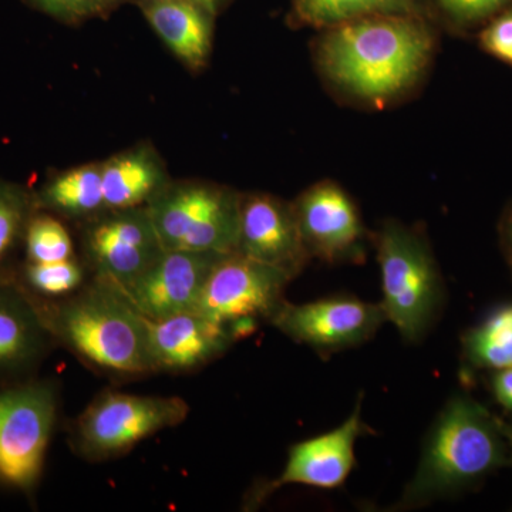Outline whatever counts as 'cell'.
<instances>
[{
  "label": "cell",
  "instance_id": "8fae6325",
  "mask_svg": "<svg viewBox=\"0 0 512 512\" xmlns=\"http://www.w3.org/2000/svg\"><path fill=\"white\" fill-rule=\"evenodd\" d=\"M224 255L181 249L164 251L143 275L119 291L150 320L192 312L212 268Z\"/></svg>",
  "mask_w": 512,
  "mask_h": 512
},
{
  "label": "cell",
  "instance_id": "ac0fdd59",
  "mask_svg": "<svg viewBox=\"0 0 512 512\" xmlns=\"http://www.w3.org/2000/svg\"><path fill=\"white\" fill-rule=\"evenodd\" d=\"M106 210L144 207L170 183L153 150L134 148L101 164Z\"/></svg>",
  "mask_w": 512,
  "mask_h": 512
},
{
  "label": "cell",
  "instance_id": "9c48e42d",
  "mask_svg": "<svg viewBox=\"0 0 512 512\" xmlns=\"http://www.w3.org/2000/svg\"><path fill=\"white\" fill-rule=\"evenodd\" d=\"M291 281L279 269L229 252L212 268L192 312L227 326L239 320L269 322L284 305Z\"/></svg>",
  "mask_w": 512,
  "mask_h": 512
},
{
  "label": "cell",
  "instance_id": "cb8c5ba5",
  "mask_svg": "<svg viewBox=\"0 0 512 512\" xmlns=\"http://www.w3.org/2000/svg\"><path fill=\"white\" fill-rule=\"evenodd\" d=\"M412 0H295L296 10L313 25H339L375 12H399Z\"/></svg>",
  "mask_w": 512,
  "mask_h": 512
},
{
  "label": "cell",
  "instance_id": "7402d4cb",
  "mask_svg": "<svg viewBox=\"0 0 512 512\" xmlns=\"http://www.w3.org/2000/svg\"><path fill=\"white\" fill-rule=\"evenodd\" d=\"M89 271L80 256L52 264L23 262L15 282L37 299H59L79 291L90 281Z\"/></svg>",
  "mask_w": 512,
  "mask_h": 512
},
{
  "label": "cell",
  "instance_id": "8992f818",
  "mask_svg": "<svg viewBox=\"0 0 512 512\" xmlns=\"http://www.w3.org/2000/svg\"><path fill=\"white\" fill-rule=\"evenodd\" d=\"M242 195L218 185L168 183L147 204L165 251L229 254L237 248Z\"/></svg>",
  "mask_w": 512,
  "mask_h": 512
},
{
  "label": "cell",
  "instance_id": "6da1fadb",
  "mask_svg": "<svg viewBox=\"0 0 512 512\" xmlns=\"http://www.w3.org/2000/svg\"><path fill=\"white\" fill-rule=\"evenodd\" d=\"M35 299L55 346L116 380L154 375L147 319L116 286L90 279L59 299Z\"/></svg>",
  "mask_w": 512,
  "mask_h": 512
},
{
  "label": "cell",
  "instance_id": "83f0119b",
  "mask_svg": "<svg viewBox=\"0 0 512 512\" xmlns=\"http://www.w3.org/2000/svg\"><path fill=\"white\" fill-rule=\"evenodd\" d=\"M491 390L497 403L508 413H512V367L493 372Z\"/></svg>",
  "mask_w": 512,
  "mask_h": 512
},
{
  "label": "cell",
  "instance_id": "7a4b0ae2",
  "mask_svg": "<svg viewBox=\"0 0 512 512\" xmlns=\"http://www.w3.org/2000/svg\"><path fill=\"white\" fill-rule=\"evenodd\" d=\"M505 466L510 460L500 417L468 394H456L434 420L396 510L464 493Z\"/></svg>",
  "mask_w": 512,
  "mask_h": 512
},
{
  "label": "cell",
  "instance_id": "3957f363",
  "mask_svg": "<svg viewBox=\"0 0 512 512\" xmlns=\"http://www.w3.org/2000/svg\"><path fill=\"white\" fill-rule=\"evenodd\" d=\"M431 40L419 23L404 18H357L339 23L320 46L329 76L363 99L380 101L402 92L429 60Z\"/></svg>",
  "mask_w": 512,
  "mask_h": 512
},
{
  "label": "cell",
  "instance_id": "e0dca14e",
  "mask_svg": "<svg viewBox=\"0 0 512 512\" xmlns=\"http://www.w3.org/2000/svg\"><path fill=\"white\" fill-rule=\"evenodd\" d=\"M144 18L175 56L192 70L210 56L212 13L194 0H138Z\"/></svg>",
  "mask_w": 512,
  "mask_h": 512
},
{
  "label": "cell",
  "instance_id": "7c38bea8",
  "mask_svg": "<svg viewBox=\"0 0 512 512\" xmlns=\"http://www.w3.org/2000/svg\"><path fill=\"white\" fill-rule=\"evenodd\" d=\"M369 431V426L362 420L360 396L355 410L338 429L293 444L289 448L288 461L281 476L259 487L251 495V500H255L256 504L261 503L264 498L285 485L301 484L323 490L340 487L345 484L355 467L357 440Z\"/></svg>",
  "mask_w": 512,
  "mask_h": 512
},
{
  "label": "cell",
  "instance_id": "277c9868",
  "mask_svg": "<svg viewBox=\"0 0 512 512\" xmlns=\"http://www.w3.org/2000/svg\"><path fill=\"white\" fill-rule=\"evenodd\" d=\"M384 313L406 342H420L439 318L443 279L426 242L410 229L387 224L377 238Z\"/></svg>",
  "mask_w": 512,
  "mask_h": 512
},
{
  "label": "cell",
  "instance_id": "f546056e",
  "mask_svg": "<svg viewBox=\"0 0 512 512\" xmlns=\"http://www.w3.org/2000/svg\"><path fill=\"white\" fill-rule=\"evenodd\" d=\"M501 430H503L505 440L508 444V460L512 466V421L500 419Z\"/></svg>",
  "mask_w": 512,
  "mask_h": 512
},
{
  "label": "cell",
  "instance_id": "4fadbf2b",
  "mask_svg": "<svg viewBox=\"0 0 512 512\" xmlns=\"http://www.w3.org/2000/svg\"><path fill=\"white\" fill-rule=\"evenodd\" d=\"M235 252L295 279L308 264L293 204L266 194L245 195L239 210Z\"/></svg>",
  "mask_w": 512,
  "mask_h": 512
},
{
  "label": "cell",
  "instance_id": "2e32d148",
  "mask_svg": "<svg viewBox=\"0 0 512 512\" xmlns=\"http://www.w3.org/2000/svg\"><path fill=\"white\" fill-rule=\"evenodd\" d=\"M147 330L154 373L195 372L220 359L237 342L227 325L195 312L147 319Z\"/></svg>",
  "mask_w": 512,
  "mask_h": 512
},
{
  "label": "cell",
  "instance_id": "30bf717a",
  "mask_svg": "<svg viewBox=\"0 0 512 512\" xmlns=\"http://www.w3.org/2000/svg\"><path fill=\"white\" fill-rule=\"evenodd\" d=\"M384 322L387 318L382 303L352 296H333L303 305L285 301L269 320L289 339L322 356L363 345Z\"/></svg>",
  "mask_w": 512,
  "mask_h": 512
},
{
  "label": "cell",
  "instance_id": "ffe728a7",
  "mask_svg": "<svg viewBox=\"0 0 512 512\" xmlns=\"http://www.w3.org/2000/svg\"><path fill=\"white\" fill-rule=\"evenodd\" d=\"M467 372H497L512 367V302L493 309L461 338Z\"/></svg>",
  "mask_w": 512,
  "mask_h": 512
},
{
  "label": "cell",
  "instance_id": "d6986e66",
  "mask_svg": "<svg viewBox=\"0 0 512 512\" xmlns=\"http://www.w3.org/2000/svg\"><path fill=\"white\" fill-rule=\"evenodd\" d=\"M35 204L80 224L107 211L101 164L82 165L57 175L43 187Z\"/></svg>",
  "mask_w": 512,
  "mask_h": 512
},
{
  "label": "cell",
  "instance_id": "d4e9b609",
  "mask_svg": "<svg viewBox=\"0 0 512 512\" xmlns=\"http://www.w3.org/2000/svg\"><path fill=\"white\" fill-rule=\"evenodd\" d=\"M37 5L66 22L97 18L116 9L123 0H35Z\"/></svg>",
  "mask_w": 512,
  "mask_h": 512
},
{
  "label": "cell",
  "instance_id": "52a82bcc",
  "mask_svg": "<svg viewBox=\"0 0 512 512\" xmlns=\"http://www.w3.org/2000/svg\"><path fill=\"white\" fill-rule=\"evenodd\" d=\"M59 417L55 380L35 379L0 389V480L35 493Z\"/></svg>",
  "mask_w": 512,
  "mask_h": 512
},
{
  "label": "cell",
  "instance_id": "f1b7e54d",
  "mask_svg": "<svg viewBox=\"0 0 512 512\" xmlns=\"http://www.w3.org/2000/svg\"><path fill=\"white\" fill-rule=\"evenodd\" d=\"M501 241H503L505 256L512 271V207L505 212L501 222Z\"/></svg>",
  "mask_w": 512,
  "mask_h": 512
},
{
  "label": "cell",
  "instance_id": "ba28073f",
  "mask_svg": "<svg viewBox=\"0 0 512 512\" xmlns=\"http://www.w3.org/2000/svg\"><path fill=\"white\" fill-rule=\"evenodd\" d=\"M80 248L90 278L126 288L164 254L147 205L107 210L82 222Z\"/></svg>",
  "mask_w": 512,
  "mask_h": 512
},
{
  "label": "cell",
  "instance_id": "44dd1931",
  "mask_svg": "<svg viewBox=\"0 0 512 512\" xmlns=\"http://www.w3.org/2000/svg\"><path fill=\"white\" fill-rule=\"evenodd\" d=\"M35 201L22 188L0 183V282L15 281V255L25 245Z\"/></svg>",
  "mask_w": 512,
  "mask_h": 512
},
{
  "label": "cell",
  "instance_id": "4dcf8cb0",
  "mask_svg": "<svg viewBox=\"0 0 512 512\" xmlns=\"http://www.w3.org/2000/svg\"><path fill=\"white\" fill-rule=\"evenodd\" d=\"M194 2L200 3V5L204 6L205 9L210 10L212 15H214L220 0H194Z\"/></svg>",
  "mask_w": 512,
  "mask_h": 512
},
{
  "label": "cell",
  "instance_id": "5b68a950",
  "mask_svg": "<svg viewBox=\"0 0 512 512\" xmlns=\"http://www.w3.org/2000/svg\"><path fill=\"white\" fill-rule=\"evenodd\" d=\"M190 406L177 396H137L103 390L70 427V446L90 461L111 460L160 431L180 426Z\"/></svg>",
  "mask_w": 512,
  "mask_h": 512
},
{
  "label": "cell",
  "instance_id": "484cf974",
  "mask_svg": "<svg viewBox=\"0 0 512 512\" xmlns=\"http://www.w3.org/2000/svg\"><path fill=\"white\" fill-rule=\"evenodd\" d=\"M480 42L485 52L512 66V9L483 30Z\"/></svg>",
  "mask_w": 512,
  "mask_h": 512
},
{
  "label": "cell",
  "instance_id": "603a6c76",
  "mask_svg": "<svg viewBox=\"0 0 512 512\" xmlns=\"http://www.w3.org/2000/svg\"><path fill=\"white\" fill-rule=\"evenodd\" d=\"M25 262L52 264L79 256L63 222L49 214H33L25 235Z\"/></svg>",
  "mask_w": 512,
  "mask_h": 512
},
{
  "label": "cell",
  "instance_id": "5bb4252c",
  "mask_svg": "<svg viewBox=\"0 0 512 512\" xmlns=\"http://www.w3.org/2000/svg\"><path fill=\"white\" fill-rule=\"evenodd\" d=\"M309 256L326 262L357 261L365 228L359 212L339 185L320 183L293 204Z\"/></svg>",
  "mask_w": 512,
  "mask_h": 512
},
{
  "label": "cell",
  "instance_id": "9a60e30c",
  "mask_svg": "<svg viewBox=\"0 0 512 512\" xmlns=\"http://www.w3.org/2000/svg\"><path fill=\"white\" fill-rule=\"evenodd\" d=\"M53 348L33 296L15 281L0 282V384L35 379Z\"/></svg>",
  "mask_w": 512,
  "mask_h": 512
},
{
  "label": "cell",
  "instance_id": "4316f807",
  "mask_svg": "<svg viewBox=\"0 0 512 512\" xmlns=\"http://www.w3.org/2000/svg\"><path fill=\"white\" fill-rule=\"evenodd\" d=\"M448 12L464 20H476L490 15L507 0H440Z\"/></svg>",
  "mask_w": 512,
  "mask_h": 512
}]
</instances>
